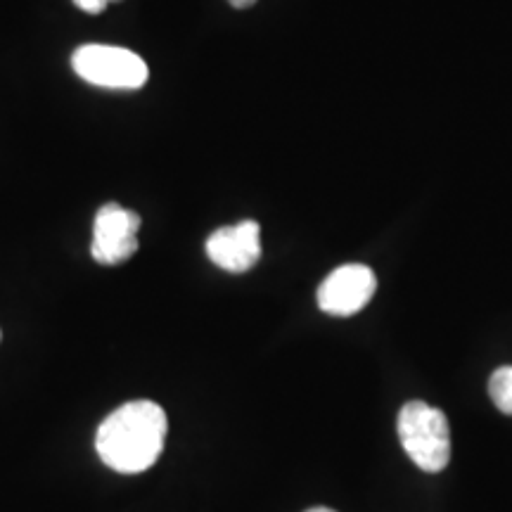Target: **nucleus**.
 I'll return each instance as SVG.
<instances>
[{"instance_id": "1", "label": "nucleus", "mask_w": 512, "mask_h": 512, "mask_svg": "<svg viewBox=\"0 0 512 512\" xmlns=\"http://www.w3.org/2000/svg\"><path fill=\"white\" fill-rule=\"evenodd\" d=\"M169 418L155 401H128L98 427L95 448L107 467L121 475L150 470L164 451Z\"/></svg>"}, {"instance_id": "2", "label": "nucleus", "mask_w": 512, "mask_h": 512, "mask_svg": "<svg viewBox=\"0 0 512 512\" xmlns=\"http://www.w3.org/2000/svg\"><path fill=\"white\" fill-rule=\"evenodd\" d=\"M396 430L403 451L420 470L437 475L451 460V427L444 411L425 401H408L401 408Z\"/></svg>"}, {"instance_id": "3", "label": "nucleus", "mask_w": 512, "mask_h": 512, "mask_svg": "<svg viewBox=\"0 0 512 512\" xmlns=\"http://www.w3.org/2000/svg\"><path fill=\"white\" fill-rule=\"evenodd\" d=\"M74 72L83 81L100 88H117V91H136L143 88L147 76V64L133 50L117 46H81L72 55Z\"/></svg>"}, {"instance_id": "4", "label": "nucleus", "mask_w": 512, "mask_h": 512, "mask_svg": "<svg viewBox=\"0 0 512 512\" xmlns=\"http://www.w3.org/2000/svg\"><path fill=\"white\" fill-rule=\"evenodd\" d=\"M140 214L124 209L121 204H105L100 207L93 223L91 256L102 266H119L136 256Z\"/></svg>"}, {"instance_id": "5", "label": "nucleus", "mask_w": 512, "mask_h": 512, "mask_svg": "<svg viewBox=\"0 0 512 512\" xmlns=\"http://www.w3.org/2000/svg\"><path fill=\"white\" fill-rule=\"evenodd\" d=\"M377 290V278L368 266L347 264L332 271L323 285L318 287L320 311L330 316H354L373 299Z\"/></svg>"}, {"instance_id": "6", "label": "nucleus", "mask_w": 512, "mask_h": 512, "mask_svg": "<svg viewBox=\"0 0 512 512\" xmlns=\"http://www.w3.org/2000/svg\"><path fill=\"white\" fill-rule=\"evenodd\" d=\"M207 256L228 273H245L261 259V230L256 221L223 226L209 235Z\"/></svg>"}, {"instance_id": "7", "label": "nucleus", "mask_w": 512, "mask_h": 512, "mask_svg": "<svg viewBox=\"0 0 512 512\" xmlns=\"http://www.w3.org/2000/svg\"><path fill=\"white\" fill-rule=\"evenodd\" d=\"M489 394L496 408L505 415H512V366L498 368L489 380Z\"/></svg>"}, {"instance_id": "8", "label": "nucleus", "mask_w": 512, "mask_h": 512, "mask_svg": "<svg viewBox=\"0 0 512 512\" xmlns=\"http://www.w3.org/2000/svg\"><path fill=\"white\" fill-rule=\"evenodd\" d=\"M233 8H252V5L256 3V0H228Z\"/></svg>"}, {"instance_id": "9", "label": "nucleus", "mask_w": 512, "mask_h": 512, "mask_svg": "<svg viewBox=\"0 0 512 512\" xmlns=\"http://www.w3.org/2000/svg\"><path fill=\"white\" fill-rule=\"evenodd\" d=\"M306 512H335V510H330V508H311V510H306Z\"/></svg>"}, {"instance_id": "10", "label": "nucleus", "mask_w": 512, "mask_h": 512, "mask_svg": "<svg viewBox=\"0 0 512 512\" xmlns=\"http://www.w3.org/2000/svg\"><path fill=\"white\" fill-rule=\"evenodd\" d=\"M0 339H3V332H0Z\"/></svg>"}, {"instance_id": "11", "label": "nucleus", "mask_w": 512, "mask_h": 512, "mask_svg": "<svg viewBox=\"0 0 512 512\" xmlns=\"http://www.w3.org/2000/svg\"><path fill=\"white\" fill-rule=\"evenodd\" d=\"M110 3H112V0H110Z\"/></svg>"}]
</instances>
